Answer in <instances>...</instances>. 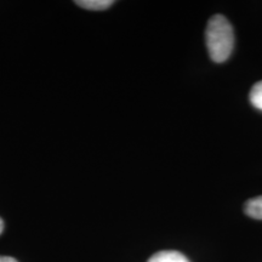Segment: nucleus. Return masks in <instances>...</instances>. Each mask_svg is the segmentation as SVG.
<instances>
[{
  "mask_svg": "<svg viewBox=\"0 0 262 262\" xmlns=\"http://www.w3.org/2000/svg\"><path fill=\"white\" fill-rule=\"evenodd\" d=\"M244 211L255 220H262V195L249 199L244 205Z\"/></svg>",
  "mask_w": 262,
  "mask_h": 262,
  "instance_id": "3",
  "label": "nucleus"
},
{
  "mask_svg": "<svg viewBox=\"0 0 262 262\" xmlns=\"http://www.w3.org/2000/svg\"><path fill=\"white\" fill-rule=\"evenodd\" d=\"M250 102L255 108L262 111V80L257 81V83L251 88Z\"/></svg>",
  "mask_w": 262,
  "mask_h": 262,
  "instance_id": "5",
  "label": "nucleus"
},
{
  "mask_svg": "<svg viewBox=\"0 0 262 262\" xmlns=\"http://www.w3.org/2000/svg\"><path fill=\"white\" fill-rule=\"evenodd\" d=\"M206 47L211 60L222 63L231 56L234 45L233 28L222 15H214L209 19L205 32Z\"/></svg>",
  "mask_w": 262,
  "mask_h": 262,
  "instance_id": "1",
  "label": "nucleus"
},
{
  "mask_svg": "<svg viewBox=\"0 0 262 262\" xmlns=\"http://www.w3.org/2000/svg\"><path fill=\"white\" fill-rule=\"evenodd\" d=\"M3 229H4V222H3L2 219H0V234L3 233Z\"/></svg>",
  "mask_w": 262,
  "mask_h": 262,
  "instance_id": "7",
  "label": "nucleus"
},
{
  "mask_svg": "<svg viewBox=\"0 0 262 262\" xmlns=\"http://www.w3.org/2000/svg\"><path fill=\"white\" fill-rule=\"evenodd\" d=\"M75 4L81 6V8L88 10H94V11H98V10H106L113 5L112 0H78Z\"/></svg>",
  "mask_w": 262,
  "mask_h": 262,
  "instance_id": "4",
  "label": "nucleus"
},
{
  "mask_svg": "<svg viewBox=\"0 0 262 262\" xmlns=\"http://www.w3.org/2000/svg\"><path fill=\"white\" fill-rule=\"evenodd\" d=\"M148 262H189V260L179 251L164 250L150 256Z\"/></svg>",
  "mask_w": 262,
  "mask_h": 262,
  "instance_id": "2",
  "label": "nucleus"
},
{
  "mask_svg": "<svg viewBox=\"0 0 262 262\" xmlns=\"http://www.w3.org/2000/svg\"><path fill=\"white\" fill-rule=\"evenodd\" d=\"M0 262H17L14 257L10 256H0Z\"/></svg>",
  "mask_w": 262,
  "mask_h": 262,
  "instance_id": "6",
  "label": "nucleus"
}]
</instances>
